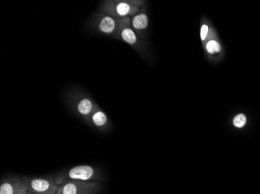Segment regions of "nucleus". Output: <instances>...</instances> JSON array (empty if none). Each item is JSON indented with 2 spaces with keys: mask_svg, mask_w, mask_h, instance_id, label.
<instances>
[{
  "mask_svg": "<svg viewBox=\"0 0 260 194\" xmlns=\"http://www.w3.org/2000/svg\"><path fill=\"white\" fill-rule=\"evenodd\" d=\"M147 3L142 0H105L97 10L116 19H123L138 14Z\"/></svg>",
  "mask_w": 260,
  "mask_h": 194,
  "instance_id": "3",
  "label": "nucleus"
},
{
  "mask_svg": "<svg viewBox=\"0 0 260 194\" xmlns=\"http://www.w3.org/2000/svg\"><path fill=\"white\" fill-rule=\"evenodd\" d=\"M147 3L138 14L130 17V26L140 38L147 41L149 37L150 19H149Z\"/></svg>",
  "mask_w": 260,
  "mask_h": 194,
  "instance_id": "8",
  "label": "nucleus"
},
{
  "mask_svg": "<svg viewBox=\"0 0 260 194\" xmlns=\"http://www.w3.org/2000/svg\"><path fill=\"white\" fill-rule=\"evenodd\" d=\"M114 39L129 45L147 63H153V56L150 45L147 41L140 38L133 30L130 26V17L122 19L119 31Z\"/></svg>",
  "mask_w": 260,
  "mask_h": 194,
  "instance_id": "2",
  "label": "nucleus"
},
{
  "mask_svg": "<svg viewBox=\"0 0 260 194\" xmlns=\"http://www.w3.org/2000/svg\"><path fill=\"white\" fill-rule=\"evenodd\" d=\"M217 33V28L207 17H202L200 18V37L202 46Z\"/></svg>",
  "mask_w": 260,
  "mask_h": 194,
  "instance_id": "12",
  "label": "nucleus"
},
{
  "mask_svg": "<svg viewBox=\"0 0 260 194\" xmlns=\"http://www.w3.org/2000/svg\"><path fill=\"white\" fill-rule=\"evenodd\" d=\"M122 19H116L103 12H94L86 24L90 33L115 38L121 27Z\"/></svg>",
  "mask_w": 260,
  "mask_h": 194,
  "instance_id": "4",
  "label": "nucleus"
},
{
  "mask_svg": "<svg viewBox=\"0 0 260 194\" xmlns=\"http://www.w3.org/2000/svg\"><path fill=\"white\" fill-rule=\"evenodd\" d=\"M27 185L22 176L4 177L0 184V194H27Z\"/></svg>",
  "mask_w": 260,
  "mask_h": 194,
  "instance_id": "10",
  "label": "nucleus"
},
{
  "mask_svg": "<svg viewBox=\"0 0 260 194\" xmlns=\"http://www.w3.org/2000/svg\"><path fill=\"white\" fill-rule=\"evenodd\" d=\"M57 184L60 185L68 180L99 181L105 180L102 170L88 165H80L71 169H66L55 174Z\"/></svg>",
  "mask_w": 260,
  "mask_h": 194,
  "instance_id": "5",
  "label": "nucleus"
},
{
  "mask_svg": "<svg viewBox=\"0 0 260 194\" xmlns=\"http://www.w3.org/2000/svg\"><path fill=\"white\" fill-rule=\"evenodd\" d=\"M27 185V190L34 194H56L58 185L54 176L28 177L22 176Z\"/></svg>",
  "mask_w": 260,
  "mask_h": 194,
  "instance_id": "7",
  "label": "nucleus"
},
{
  "mask_svg": "<svg viewBox=\"0 0 260 194\" xmlns=\"http://www.w3.org/2000/svg\"><path fill=\"white\" fill-rule=\"evenodd\" d=\"M87 125L92 128H96L102 132H106L110 129V120L107 114L103 111L101 106L96 103L95 107L90 114L88 121H87Z\"/></svg>",
  "mask_w": 260,
  "mask_h": 194,
  "instance_id": "11",
  "label": "nucleus"
},
{
  "mask_svg": "<svg viewBox=\"0 0 260 194\" xmlns=\"http://www.w3.org/2000/svg\"><path fill=\"white\" fill-rule=\"evenodd\" d=\"M64 98L69 110L87 123L97 103L91 96L84 90L73 87L66 91Z\"/></svg>",
  "mask_w": 260,
  "mask_h": 194,
  "instance_id": "1",
  "label": "nucleus"
},
{
  "mask_svg": "<svg viewBox=\"0 0 260 194\" xmlns=\"http://www.w3.org/2000/svg\"><path fill=\"white\" fill-rule=\"evenodd\" d=\"M103 189L99 181H66L58 185L56 194H99Z\"/></svg>",
  "mask_w": 260,
  "mask_h": 194,
  "instance_id": "6",
  "label": "nucleus"
},
{
  "mask_svg": "<svg viewBox=\"0 0 260 194\" xmlns=\"http://www.w3.org/2000/svg\"><path fill=\"white\" fill-rule=\"evenodd\" d=\"M246 124V117L243 113L238 114L233 120V125L237 128H242Z\"/></svg>",
  "mask_w": 260,
  "mask_h": 194,
  "instance_id": "13",
  "label": "nucleus"
},
{
  "mask_svg": "<svg viewBox=\"0 0 260 194\" xmlns=\"http://www.w3.org/2000/svg\"><path fill=\"white\" fill-rule=\"evenodd\" d=\"M27 194H34V193H31V192H28V193H27Z\"/></svg>",
  "mask_w": 260,
  "mask_h": 194,
  "instance_id": "14",
  "label": "nucleus"
},
{
  "mask_svg": "<svg viewBox=\"0 0 260 194\" xmlns=\"http://www.w3.org/2000/svg\"><path fill=\"white\" fill-rule=\"evenodd\" d=\"M204 55L210 63L217 65L221 62L224 55V49L221 40L219 37L218 33L212 37L205 45L203 46Z\"/></svg>",
  "mask_w": 260,
  "mask_h": 194,
  "instance_id": "9",
  "label": "nucleus"
}]
</instances>
